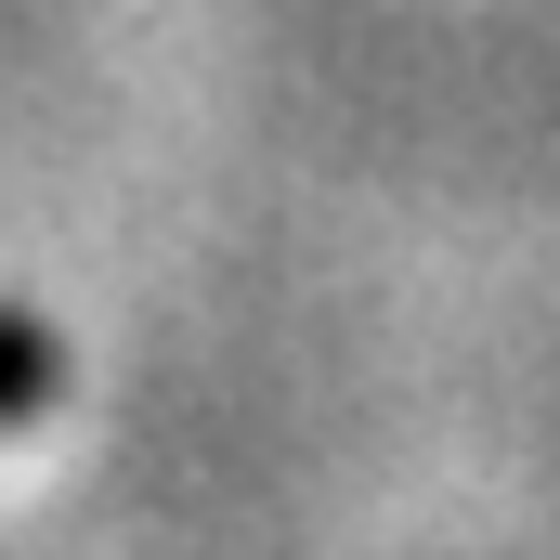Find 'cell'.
I'll return each mask as SVG.
<instances>
[{"instance_id": "obj_1", "label": "cell", "mask_w": 560, "mask_h": 560, "mask_svg": "<svg viewBox=\"0 0 560 560\" xmlns=\"http://www.w3.org/2000/svg\"><path fill=\"white\" fill-rule=\"evenodd\" d=\"M52 392H66V352H52V326H39V313H0V430H26Z\"/></svg>"}]
</instances>
